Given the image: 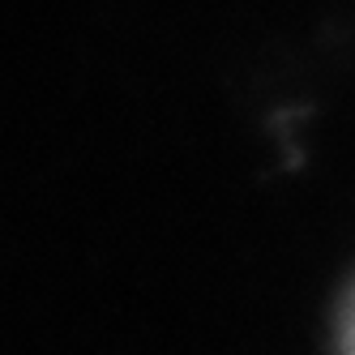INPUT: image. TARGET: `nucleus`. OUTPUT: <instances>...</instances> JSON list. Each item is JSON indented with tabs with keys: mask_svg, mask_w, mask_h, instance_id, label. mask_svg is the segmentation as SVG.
<instances>
[{
	"mask_svg": "<svg viewBox=\"0 0 355 355\" xmlns=\"http://www.w3.org/2000/svg\"><path fill=\"white\" fill-rule=\"evenodd\" d=\"M351 355H355V321H351Z\"/></svg>",
	"mask_w": 355,
	"mask_h": 355,
	"instance_id": "f257e3e1",
	"label": "nucleus"
}]
</instances>
